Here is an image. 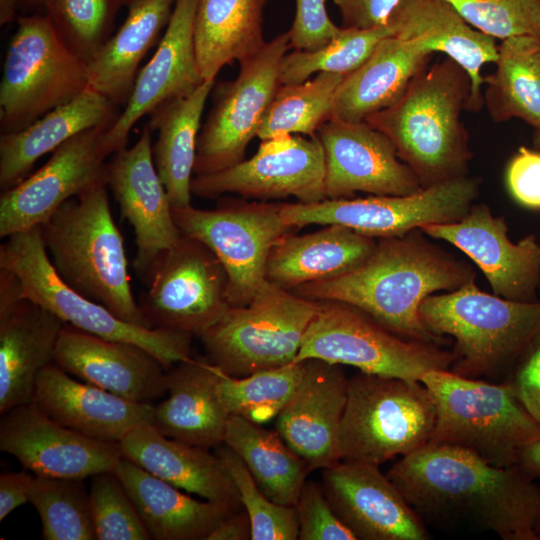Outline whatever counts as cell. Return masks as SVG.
<instances>
[{
	"label": "cell",
	"instance_id": "obj_24",
	"mask_svg": "<svg viewBox=\"0 0 540 540\" xmlns=\"http://www.w3.org/2000/svg\"><path fill=\"white\" fill-rule=\"evenodd\" d=\"M322 486L340 520L361 540H427L425 523L379 466L340 461L323 469Z\"/></svg>",
	"mask_w": 540,
	"mask_h": 540
},
{
	"label": "cell",
	"instance_id": "obj_33",
	"mask_svg": "<svg viewBox=\"0 0 540 540\" xmlns=\"http://www.w3.org/2000/svg\"><path fill=\"white\" fill-rule=\"evenodd\" d=\"M374 238L339 224L303 234H286L272 247L266 279L287 290L327 280L362 264L374 251Z\"/></svg>",
	"mask_w": 540,
	"mask_h": 540
},
{
	"label": "cell",
	"instance_id": "obj_37",
	"mask_svg": "<svg viewBox=\"0 0 540 540\" xmlns=\"http://www.w3.org/2000/svg\"><path fill=\"white\" fill-rule=\"evenodd\" d=\"M267 0H198L194 19L197 64L203 80L215 79L233 61L257 54L266 41Z\"/></svg>",
	"mask_w": 540,
	"mask_h": 540
},
{
	"label": "cell",
	"instance_id": "obj_28",
	"mask_svg": "<svg viewBox=\"0 0 540 540\" xmlns=\"http://www.w3.org/2000/svg\"><path fill=\"white\" fill-rule=\"evenodd\" d=\"M393 35L417 41L432 53L441 52L458 63L470 79L466 109L483 105L482 67L496 61L495 39L472 27L446 0H399L388 18Z\"/></svg>",
	"mask_w": 540,
	"mask_h": 540
},
{
	"label": "cell",
	"instance_id": "obj_2",
	"mask_svg": "<svg viewBox=\"0 0 540 540\" xmlns=\"http://www.w3.org/2000/svg\"><path fill=\"white\" fill-rule=\"evenodd\" d=\"M423 234L415 229L381 238L358 267L290 291L318 302L349 304L401 337L440 345L443 340L422 322L420 306L430 295L456 290L475 279V272Z\"/></svg>",
	"mask_w": 540,
	"mask_h": 540
},
{
	"label": "cell",
	"instance_id": "obj_55",
	"mask_svg": "<svg viewBox=\"0 0 540 540\" xmlns=\"http://www.w3.org/2000/svg\"><path fill=\"white\" fill-rule=\"evenodd\" d=\"M53 0H0V23L5 25L18 18L20 10L46 14Z\"/></svg>",
	"mask_w": 540,
	"mask_h": 540
},
{
	"label": "cell",
	"instance_id": "obj_5",
	"mask_svg": "<svg viewBox=\"0 0 540 540\" xmlns=\"http://www.w3.org/2000/svg\"><path fill=\"white\" fill-rule=\"evenodd\" d=\"M419 314L437 338L454 339L450 371L483 379L513 367L540 337V301H515L479 289L475 279L460 288L433 294Z\"/></svg>",
	"mask_w": 540,
	"mask_h": 540
},
{
	"label": "cell",
	"instance_id": "obj_14",
	"mask_svg": "<svg viewBox=\"0 0 540 540\" xmlns=\"http://www.w3.org/2000/svg\"><path fill=\"white\" fill-rule=\"evenodd\" d=\"M286 31L266 42L262 49L240 62L232 81L220 83L214 103L200 129L194 175L215 173L244 160L261 122L281 85L280 66L290 49Z\"/></svg>",
	"mask_w": 540,
	"mask_h": 540
},
{
	"label": "cell",
	"instance_id": "obj_27",
	"mask_svg": "<svg viewBox=\"0 0 540 540\" xmlns=\"http://www.w3.org/2000/svg\"><path fill=\"white\" fill-rule=\"evenodd\" d=\"M32 403L65 427L114 442H120L139 425L152 424L155 406L78 382L54 362L40 371Z\"/></svg>",
	"mask_w": 540,
	"mask_h": 540
},
{
	"label": "cell",
	"instance_id": "obj_52",
	"mask_svg": "<svg viewBox=\"0 0 540 540\" xmlns=\"http://www.w3.org/2000/svg\"><path fill=\"white\" fill-rule=\"evenodd\" d=\"M342 19V27L367 29L387 25L399 0H333Z\"/></svg>",
	"mask_w": 540,
	"mask_h": 540
},
{
	"label": "cell",
	"instance_id": "obj_35",
	"mask_svg": "<svg viewBox=\"0 0 540 540\" xmlns=\"http://www.w3.org/2000/svg\"><path fill=\"white\" fill-rule=\"evenodd\" d=\"M176 0H132L128 14L87 63L89 87L116 105L126 104L147 52L160 41Z\"/></svg>",
	"mask_w": 540,
	"mask_h": 540
},
{
	"label": "cell",
	"instance_id": "obj_41",
	"mask_svg": "<svg viewBox=\"0 0 540 540\" xmlns=\"http://www.w3.org/2000/svg\"><path fill=\"white\" fill-rule=\"evenodd\" d=\"M303 372L304 361L243 377L228 375L219 368V390L230 416L264 424L278 416L296 391Z\"/></svg>",
	"mask_w": 540,
	"mask_h": 540
},
{
	"label": "cell",
	"instance_id": "obj_4",
	"mask_svg": "<svg viewBox=\"0 0 540 540\" xmlns=\"http://www.w3.org/2000/svg\"><path fill=\"white\" fill-rule=\"evenodd\" d=\"M107 188L99 184L64 202L40 225L42 240L67 285L120 319L152 328L133 296L124 240Z\"/></svg>",
	"mask_w": 540,
	"mask_h": 540
},
{
	"label": "cell",
	"instance_id": "obj_38",
	"mask_svg": "<svg viewBox=\"0 0 540 540\" xmlns=\"http://www.w3.org/2000/svg\"><path fill=\"white\" fill-rule=\"evenodd\" d=\"M496 70L485 77L483 104L495 122L518 118L535 130L540 150V39L513 36L498 45Z\"/></svg>",
	"mask_w": 540,
	"mask_h": 540
},
{
	"label": "cell",
	"instance_id": "obj_53",
	"mask_svg": "<svg viewBox=\"0 0 540 540\" xmlns=\"http://www.w3.org/2000/svg\"><path fill=\"white\" fill-rule=\"evenodd\" d=\"M35 477L26 471L0 475V521L17 507L29 502Z\"/></svg>",
	"mask_w": 540,
	"mask_h": 540
},
{
	"label": "cell",
	"instance_id": "obj_51",
	"mask_svg": "<svg viewBox=\"0 0 540 540\" xmlns=\"http://www.w3.org/2000/svg\"><path fill=\"white\" fill-rule=\"evenodd\" d=\"M504 383L540 425V337L517 360Z\"/></svg>",
	"mask_w": 540,
	"mask_h": 540
},
{
	"label": "cell",
	"instance_id": "obj_40",
	"mask_svg": "<svg viewBox=\"0 0 540 540\" xmlns=\"http://www.w3.org/2000/svg\"><path fill=\"white\" fill-rule=\"evenodd\" d=\"M345 75L320 72L303 83L280 85L261 122V140L279 135H315L332 116L336 91Z\"/></svg>",
	"mask_w": 540,
	"mask_h": 540
},
{
	"label": "cell",
	"instance_id": "obj_59",
	"mask_svg": "<svg viewBox=\"0 0 540 540\" xmlns=\"http://www.w3.org/2000/svg\"><path fill=\"white\" fill-rule=\"evenodd\" d=\"M540 288V287H539Z\"/></svg>",
	"mask_w": 540,
	"mask_h": 540
},
{
	"label": "cell",
	"instance_id": "obj_9",
	"mask_svg": "<svg viewBox=\"0 0 540 540\" xmlns=\"http://www.w3.org/2000/svg\"><path fill=\"white\" fill-rule=\"evenodd\" d=\"M321 302L266 280L242 306H229L200 339L211 363L243 377L295 361Z\"/></svg>",
	"mask_w": 540,
	"mask_h": 540
},
{
	"label": "cell",
	"instance_id": "obj_44",
	"mask_svg": "<svg viewBox=\"0 0 540 540\" xmlns=\"http://www.w3.org/2000/svg\"><path fill=\"white\" fill-rule=\"evenodd\" d=\"M232 479L251 524L252 540H296L299 534L295 506L272 501L257 485L241 458L225 443L215 447Z\"/></svg>",
	"mask_w": 540,
	"mask_h": 540
},
{
	"label": "cell",
	"instance_id": "obj_45",
	"mask_svg": "<svg viewBox=\"0 0 540 540\" xmlns=\"http://www.w3.org/2000/svg\"><path fill=\"white\" fill-rule=\"evenodd\" d=\"M121 0H53L47 15L66 46L86 64L110 37Z\"/></svg>",
	"mask_w": 540,
	"mask_h": 540
},
{
	"label": "cell",
	"instance_id": "obj_16",
	"mask_svg": "<svg viewBox=\"0 0 540 540\" xmlns=\"http://www.w3.org/2000/svg\"><path fill=\"white\" fill-rule=\"evenodd\" d=\"M191 192L210 199L237 194L256 199L293 196L301 203L327 199L325 162L317 135L261 140L257 152L224 170L192 178Z\"/></svg>",
	"mask_w": 540,
	"mask_h": 540
},
{
	"label": "cell",
	"instance_id": "obj_18",
	"mask_svg": "<svg viewBox=\"0 0 540 540\" xmlns=\"http://www.w3.org/2000/svg\"><path fill=\"white\" fill-rule=\"evenodd\" d=\"M151 133L146 123L135 144L112 154L107 163V186L122 218L133 228L137 247L133 268L144 283L160 257L181 236L154 165Z\"/></svg>",
	"mask_w": 540,
	"mask_h": 540
},
{
	"label": "cell",
	"instance_id": "obj_49",
	"mask_svg": "<svg viewBox=\"0 0 540 540\" xmlns=\"http://www.w3.org/2000/svg\"><path fill=\"white\" fill-rule=\"evenodd\" d=\"M341 27L335 25L325 6V0H296V11L290 34V48L295 51H315L334 39Z\"/></svg>",
	"mask_w": 540,
	"mask_h": 540
},
{
	"label": "cell",
	"instance_id": "obj_29",
	"mask_svg": "<svg viewBox=\"0 0 540 540\" xmlns=\"http://www.w3.org/2000/svg\"><path fill=\"white\" fill-rule=\"evenodd\" d=\"M122 457L154 476L205 500L240 510L238 491L216 454L142 424L119 442Z\"/></svg>",
	"mask_w": 540,
	"mask_h": 540
},
{
	"label": "cell",
	"instance_id": "obj_11",
	"mask_svg": "<svg viewBox=\"0 0 540 540\" xmlns=\"http://www.w3.org/2000/svg\"><path fill=\"white\" fill-rule=\"evenodd\" d=\"M320 359L360 372L420 380L450 369L454 355L437 344L401 337L363 311L342 302H321L294 362Z\"/></svg>",
	"mask_w": 540,
	"mask_h": 540
},
{
	"label": "cell",
	"instance_id": "obj_47",
	"mask_svg": "<svg viewBox=\"0 0 540 540\" xmlns=\"http://www.w3.org/2000/svg\"><path fill=\"white\" fill-rule=\"evenodd\" d=\"M472 27L500 39H540V0H446Z\"/></svg>",
	"mask_w": 540,
	"mask_h": 540
},
{
	"label": "cell",
	"instance_id": "obj_30",
	"mask_svg": "<svg viewBox=\"0 0 540 540\" xmlns=\"http://www.w3.org/2000/svg\"><path fill=\"white\" fill-rule=\"evenodd\" d=\"M167 398L154 406L163 435L203 448L224 442L230 414L219 390V368L192 357L167 370Z\"/></svg>",
	"mask_w": 540,
	"mask_h": 540
},
{
	"label": "cell",
	"instance_id": "obj_25",
	"mask_svg": "<svg viewBox=\"0 0 540 540\" xmlns=\"http://www.w3.org/2000/svg\"><path fill=\"white\" fill-rule=\"evenodd\" d=\"M303 361L302 379L276 417V431L312 471L341 461L339 436L349 378L341 365Z\"/></svg>",
	"mask_w": 540,
	"mask_h": 540
},
{
	"label": "cell",
	"instance_id": "obj_10",
	"mask_svg": "<svg viewBox=\"0 0 540 540\" xmlns=\"http://www.w3.org/2000/svg\"><path fill=\"white\" fill-rule=\"evenodd\" d=\"M0 82V134L20 131L89 87L87 64L62 41L47 14L21 15Z\"/></svg>",
	"mask_w": 540,
	"mask_h": 540
},
{
	"label": "cell",
	"instance_id": "obj_6",
	"mask_svg": "<svg viewBox=\"0 0 540 540\" xmlns=\"http://www.w3.org/2000/svg\"><path fill=\"white\" fill-rule=\"evenodd\" d=\"M420 381L436 407L430 442L467 450L497 467H511L540 436V425L504 382L468 378L449 369L429 371Z\"/></svg>",
	"mask_w": 540,
	"mask_h": 540
},
{
	"label": "cell",
	"instance_id": "obj_31",
	"mask_svg": "<svg viewBox=\"0 0 540 540\" xmlns=\"http://www.w3.org/2000/svg\"><path fill=\"white\" fill-rule=\"evenodd\" d=\"M116 104L88 87L73 100L28 127L0 134V189L25 179L37 160L73 136L92 128H109L116 120Z\"/></svg>",
	"mask_w": 540,
	"mask_h": 540
},
{
	"label": "cell",
	"instance_id": "obj_34",
	"mask_svg": "<svg viewBox=\"0 0 540 540\" xmlns=\"http://www.w3.org/2000/svg\"><path fill=\"white\" fill-rule=\"evenodd\" d=\"M432 54L417 41L394 35L383 39L359 68L344 76L330 119L361 122L388 107L429 65Z\"/></svg>",
	"mask_w": 540,
	"mask_h": 540
},
{
	"label": "cell",
	"instance_id": "obj_46",
	"mask_svg": "<svg viewBox=\"0 0 540 540\" xmlns=\"http://www.w3.org/2000/svg\"><path fill=\"white\" fill-rule=\"evenodd\" d=\"M89 499L97 540L151 539L136 506L113 472L92 476Z\"/></svg>",
	"mask_w": 540,
	"mask_h": 540
},
{
	"label": "cell",
	"instance_id": "obj_23",
	"mask_svg": "<svg viewBox=\"0 0 540 540\" xmlns=\"http://www.w3.org/2000/svg\"><path fill=\"white\" fill-rule=\"evenodd\" d=\"M198 0H176L156 51L139 70L124 110L102 134L104 153L126 147L129 133L159 105L192 93L203 81L197 64L194 19Z\"/></svg>",
	"mask_w": 540,
	"mask_h": 540
},
{
	"label": "cell",
	"instance_id": "obj_57",
	"mask_svg": "<svg viewBox=\"0 0 540 540\" xmlns=\"http://www.w3.org/2000/svg\"><path fill=\"white\" fill-rule=\"evenodd\" d=\"M535 530H536V533L538 534V536L540 538V510H539V513H538Z\"/></svg>",
	"mask_w": 540,
	"mask_h": 540
},
{
	"label": "cell",
	"instance_id": "obj_20",
	"mask_svg": "<svg viewBox=\"0 0 540 540\" xmlns=\"http://www.w3.org/2000/svg\"><path fill=\"white\" fill-rule=\"evenodd\" d=\"M0 450L36 476L84 480L113 472L122 458L119 442L80 434L58 423L32 402L2 415Z\"/></svg>",
	"mask_w": 540,
	"mask_h": 540
},
{
	"label": "cell",
	"instance_id": "obj_42",
	"mask_svg": "<svg viewBox=\"0 0 540 540\" xmlns=\"http://www.w3.org/2000/svg\"><path fill=\"white\" fill-rule=\"evenodd\" d=\"M29 502L44 540H96L89 492L81 479L35 476Z\"/></svg>",
	"mask_w": 540,
	"mask_h": 540
},
{
	"label": "cell",
	"instance_id": "obj_3",
	"mask_svg": "<svg viewBox=\"0 0 540 540\" xmlns=\"http://www.w3.org/2000/svg\"><path fill=\"white\" fill-rule=\"evenodd\" d=\"M469 95L467 72L446 56L420 71L394 103L364 121L392 141L427 188L468 173L473 154L461 113Z\"/></svg>",
	"mask_w": 540,
	"mask_h": 540
},
{
	"label": "cell",
	"instance_id": "obj_12",
	"mask_svg": "<svg viewBox=\"0 0 540 540\" xmlns=\"http://www.w3.org/2000/svg\"><path fill=\"white\" fill-rule=\"evenodd\" d=\"M184 236L205 244L227 276L231 306L247 304L266 279V265L274 244L296 229L288 225L281 204L226 200L214 209L172 208Z\"/></svg>",
	"mask_w": 540,
	"mask_h": 540
},
{
	"label": "cell",
	"instance_id": "obj_8",
	"mask_svg": "<svg viewBox=\"0 0 540 540\" xmlns=\"http://www.w3.org/2000/svg\"><path fill=\"white\" fill-rule=\"evenodd\" d=\"M0 268L17 277L23 296L66 324L105 339L138 345L157 357L167 370L191 358L192 335L126 322L67 285L51 264L40 226L5 238L0 245Z\"/></svg>",
	"mask_w": 540,
	"mask_h": 540
},
{
	"label": "cell",
	"instance_id": "obj_13",
	"mask_svg": "<svg viewBox=\"0 0 540 540\" xmlns=\"http://www.w3.org/2000/svg\"><path fill=\"white\" fill-rule=\"evenodd\" d=\"M478 192V180L466 175L409 195L281 204V213L285 222L296 229L339 224L372 238H386L425 225L458 221L468 213Z\"/></svg>",
	"mask_w": 540,
	"mask_h": 540
},
{
	"label": "cell",
	"instance_id": "obj_48",
	"mask_svg": "<svg viewBox=\"0 0 540 540\" xmlns=\"http://www.w3.org/2000/svg\"><path fill=\"white\" fill-rule=\"evenodd\" d=\"M296 510L300 540H357L330 505L322 484L306 480Z\"/></svg>",
	"mask_w": 540,
	"mask_h": 540
},
{
	"label": "cell",
	"instance_id": "obj_39",
	"mask_svg": "<svg viewBox=\"0 0 540 540\" xmlns=\"http://www.w3.org/2000/svg\"><path fill=\"white\" fill-rule=\"evenodd\" d=\"M223 443L241 458L266 496L278 504L296 506L311 469L277 431L230 416Z\"/></svg>",
	"mask_w": 540,
	"mask_h": 540
},
{
	"label": "cell",
	"instance_id": "obj_32",
	"mask_svg": "<svg viewBox=\"0 0 540 540\" xmlns=\"http://www.w3.org/2000/svg\"><path fill=\"white\" fill-rule=\"evenodd\" d=\"M113 473L123 484L155 540H207L232 512L228 506L197 500L122 457Z\"/></svg>",
	"mask_w": 540,
	"mask_h": 540
},
{
	"label": "cell",
	"instance_id": "obj_17",
	"mask_svg": "<svg viewBox=\"0 0 540 540\" xmlns=\"http://www.w3.org/2000/svg\"><path fill=\"white\" fill-rule=\"evenodd\" d=\"M107 129L92 128L73 136L36 172L1 192L2 238L42 225L67 200L107 184L108 156L101 144Z\"/></svg>",
	"mask_w": 540,
	"mask_h": 540
},
{
	"label": "cell",
	"instance_id": "obj_1",
	"mask_svg": "<svg viewBox=\"0 0 540 540\" xmlns=\"http://www.w3.org/2000/svg\"><path fill=\"white\" fill-rule=\"evenodd\" d=\"M386 475L424 523L469 525L503 540L540 539V486L518 465L497 467L467 450L429 442L400 457Z\"/></svg>",
	"mask_w": 540,
	"mask_h": 540
},
{
	"label": "cell",
	"instance_id": "obj_36",
	"mask_svg": "<svg viewBox=\"0 0 540 540\" xmlns=\"http://www.w3.org/2000/svg\"><path fill=\"white\" fill-rule=\"evenodd\" d=\"M214 84L215 79L205 80L189 95L167 101L149 114L147 125L158 133L152 145L153 161L172 208L191 205L201 118Z\"/></svg>",
	"mask_w": 540,
	"mask_h": 540
},
{
	"label": "cell",
	"instance_id": "obj_56",
	"mask_svg": "<svg viewBox=\"0 0 540 540\" xmlns=\"http://www.w3.org/2000/svg\"><path fill=\"white\" fill-rule=\"evenodd\" d=\"M518 466L534 480L540 479V436L523 449Z\"/></svg>",
	"mask_w": 540,
	"mask_h": 540
},
{
	"label": "cell",
	"instance_id": "obj_26",
	"mask_svg": "<svg viewBox=\"0 0 540 540\" xmlns=\"http://www.w3.org/2000/svg\"><path fill=\"white\" fill-rule=\"evenodd\" d=\"M53 362L70 375L125 399L149 402L167 393V369L146 349L65 324Z\"/></svg>",
	"mask_w": 540,
	"mask_h": 540
},
{
	"label": "cell",
	"instance_id": "obj_7",
	"mask_svg": "<svg viewBox=\"0 0 540 540\" xmlns=\"http://www.w3.org/2000/svg\"><path fill=\"white\" fill-rule=\"evenodd\" d=\"M435 423L434 401L420 380L359 372L348 379L340 458L379 466L429 443Z\"/></svg>",
	"mask_w": 540,
	"mask_h": 540
},
{
	"label": "cell",
	"instance_id": "obj_50",
	"mask_svg": "<svg viewBox=\"0 0 540 540\" xmlns=\"http://www.w3.org/2000/svg\"><path fill=\"white\" fill-rule=\"evenodd\" d=\"M505 178L517 203L540 209V150L520 147L507 166Z\"/></svg>",
	"mask_w": 540,
	"mask_h": 540
},
{
	"label": "cell",
	"instance_id": "obj_58",
	"mask_svg": "<svg viewBox=\"0 0 540 540\" xmlns=\"http://www.w3.org/2000/svg\"><path fill=\"white\" fill-rule=\"evenodd\" d=\"M131 1H132V0H121V3H122V4H127V5H128Z\"/></svg>",
	"mask_w": 540,
	"mask_h": 540
},
{
	"label": "cell",
	"instance_id": "obj_43",
	"mask_svg": "<svg viewBox=\"0 0 540 540\" xmlns=\"http://www.w3.org/2000/svg\"><path fill=\"white\" fill-rule=\"evenodd\" d=\"M392 35L388 25L367 29L341 27L337 36L318 50L286 53L280 66L281 85L303 83L320 72L347 75L359 68L383 39Z\"/></svg>",
	"mask_w": 540,
	"mask_h": 540
},
{
	"label": "cell",
	"instance_id": "obj_15",
	"mask_svg": "<svg viewBox=\"0 0 540 540\" xmlns=\"http://www.w3.org/2000/svg\"><path fill=\"white\" fill-rule=\"evenodd\" d=\"M146 284L138 304L152 328L200 337L231 306L218 258L182 234L157 261Z\"/></svg>",
	"mask_w": 540,
	"mask_h": 540
},
{
	"label": "cell",
	"instance_id": "obj_21",
	"mask_svg": "<svg viewBox=\"0 0 540 540\" xmlns=\"http://www.w3.org/2000/svg\"><path fill=\"white\" fill-rule=\"evenodd\" d=\"M66 323L23 296L17 277L0 268V414L32 402L40 371L53 362Z\"/></svg>",
	"mask_w": 540,
	"mask_h": 540
},
{
	"label": "cell",
	"instance_id": "obj_22",
	"mask_svg": "<svg viewBox=\"0 0 540 540\" xmlns=\"http://www.w3.org/2000/svg\"><path fill=\"white\" fill-rule=\"evenodd\" d=\"M465 253L483 272L495 295L515 301H535L540 287V243L529 235L512 242L503 217L486 204H473L458 221L420 228Z\"/></svg>",
	"mask_w": 540,
	"mask_h": 540
},
{
	"label": "cell",
	"instance_id": "obj_54",
	"mask_svg": "<svg viewBox=\"0 0 540 540\" xmlns=\"http://www.w3.org/2000/svg\"><path fill=\"white\" fill-rule=\"evenodd\" d=\"M251 539V524L245 510H237L227 516L208 536L207 540Z\"/></svg>",
	"mask_w": 540,
	"mask_h": 540
},
{
	"label": "cell",
	"instance_id": "obj_19",
	"mask_svg": "<svg viewBox=\"0 0 540 540\" xmlns=\"http://www.w3.org/2000/svg\"><path fill=\"white\" fill-rule=\"evenodd\" d=\"M325 162L327 199L409 195L422 189L392 141L367 122L329 119L317 130Z\"/></svg>",
	"mask_w": 540,
	"mask_h": 540
}]
</instances>
